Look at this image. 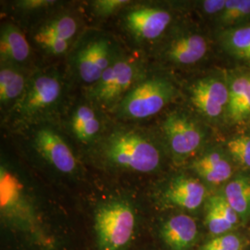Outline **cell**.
I'll list each match as a JSON object with an SVG mask.
<instances>
[{"mask_svg": "<svg viewBox=\"0 0 250 250\" xmlns=\"http://www.w3.org/2000/svg\"><path fill=\"white\" fill-rule=\"evenodd\" d=\"M105 160L114 167L151 172L161 164V152L150 139L134 131H116L103 144Z\"/></svg>", "mask_w": 250, "mask_h": 250, "instance_id": "obj_1", "label": "cell"}, {"mask_svg": "<svg viewBox=\"0 0 250 250\" xmlns=\"http://www.w3.org/2000/svg\"><path fill=\"white\" fill-rule=\"evenodd\" d=\"M136 217L134 208L125 200L99 206L95 212L98 250H125L134 236Z\"/></svg>", "mask_w": 250, "mask_h": 250, "instance_id": "obj_2", "label": "cell"}, {"mask_svg": "<svg viewBox=\"0 0 250 250\" xmlns=\"http://www.w3.org/2000/svg\"><path fill=\"white\" fill-rule=\"evenodd\" d=\"M175 95L173 84L164 78L145 80L126 94L119 105L120 115L146 119L159 113Z\"/></svg>", "mask_w": 250, "mask_h": 250, "instance_id": "obj_3", "label": "cell"}, {"mask_svg": "<svg viewBox=\"0 0 250 250\" xmlns=\"http://www.w3.org/2000/svg\"><path fill=\"white\" fill-rule=\"evenodd\" d=\"M1 215L20 230L36 233L39 230L36 210L22 185L3 166L0 171Z\"/></svg>", "mask_w": 250, "mask_h": 250, "instance_id": "obj_4", "label": "cell"}, {"mask_svg": "<svg viewBox=\"0 0 250 250\" xmlns=\"http://www.w3.org/2000/svg\"><path fill=\"white\" fill-rule=\"evenodd\" d=\"M137 76V68L130 60H115L89 90L91 99L97 103L113 105L132 87Z\"/></svg>", "mask_w": 250, "mask_h": 250, "instance_id": "obj_5", "label": "cell"}, {"mask_svg": "<svg viewBox=\"0 0 250 250\" xmlns=\"http://www.w3.org/2000/svg\"><path fill=\"white\" fill-rule=\"evenodd\" d=\"M61 95L62 83L55 74H39L27 84L24 94L15 104L16 111L22 119H33L54 107Z\"/></svg>", "mask_w": 250, "mask_h": 250, "instance_id": "obj_6", "label": "cell"}, {"mask_svg": "<svg viewBox=\"0 0 250 250\" xmlns=\"http://www.w3.org/2000/svg\"><path fill=\"white\" fill-rule=\"evenodd\" d=\"M163 132L170 151L178 157H188L197 151L203 140L201 128L189 117L173 112L163 124Z\"/></svg>", "mask_w": 250, "mask_h": 250, "instance_id": "obj_7", "label": "cell"}, {"mask_svg": "<svg viewBox=\"0 0 250 250\" xmlns=\"http://www.w3.org/2000/svg\"><path fill=\"white\" fill-rule=\"evenodd\" d=\"M191 101L203 116H222L229 104V85L215 77L200 79L191 87Z\"/></svg>", "mask_w": 250, "mask_h": 250, "instance_id": "obj_8", "label": "cell"}, {"mask_svg": "<svg viewBox=\"0 0 250 250\" xmlns=\"http://www.w3.org/2000/svg\"><path fill=\"white\" fill-rule=\"evenodd\" d=\"M114 61L108 40L99 38L84 45L77 54L76 70L82 80L94 84Z\"/></svg>", "mask_w": 250, "mask_h": 250, "instance_id": "obj_9", "label": "cell"}, {"mask_svg": "<svg viewBox=\"0 0 250 250\" xmlns=\"http://www.w3.org/2000/svg\"><path fill=\"white\" fill-rule=\"evenodd\" d=\"M35 147L56 170L62 173H72L76 170L77 163L72 149L52 129L42 128L36 132Z\"/></svg>", "mask_w": 250, "mask_h": 250, "instance_id": "obj_10", "label": "cell"}, {"mask_svg": "<svg viewBox=\"0 0 250 250\" xmlns=\"http://www.w3.org/2000/svg\"><path fill=\"white\" fill-rule=\"evenodd\" d=\"M171 16L165 9L143 7L131 10L125 17L129 31L139 39L153 40L169 26Z\"/></svg>", "mask_w": 250, "mask_h": 250, "instance_id": "obj_11", "label": "cell"}, {"mask_svg": "<svg viewBox=\"0 0 250 250\" xmlns=\"http://www.w3.org/2000/svg\"><path fill=\"white\" fill-rule=\"evenodd\" d=\"M197 225L188 215L172 216L161 226V236L170 250H189L197 237Z\"/></svg>", "mask_w": 250, "mask_h": 250, "instance_id": "obj_12", "label": "cell"}, {"mask_svg": "<svg viewBox=\"0 0 250 250\" xmlns=\"http://www.w3.org/2000/svg\"><path fill=\"white\" fill-rule=\"evenodd\" d=\"M206 194V188L200 181L180 176L170 183L165 193V198L172 205L194 210L202 205Z\"/></svg>", "mask_w": 250, "mask_h": 250, "instance_id": "obj_13", "label": "cell"}, {"mask_svg": "<svg viewBox=\"0 0 250 250\" xmlns=\"http://www.w3.org/2000/svg\"><path fill=\"white\" fill-rule=\"evenodd\" d=\"M207 51L208 43L203 36L197 34H187L171 41L165 56L172 63L191 65L203 59Z\"/></svg>", "mask_w": 250, "mask_h": 250, "instance_id": "obj_14", "label": "cell"}, {"mask_svg": "<svg viewBox=\"0 0 250 250\" xmlns=\"http://www.w3.org/2000/svg\"><path fill=\"white\" fill-rule=\"evenodd\" d=\"M31 47L22 32L11 23L1 28L0 58L2 64L17 66L30 57Z\"/></svg>", "mask_w": 250, "mask_h": 250, "instance_id": "obj_15", "label": "cell"}, {"mask_svg": "<svg viewBox=\"0 0 250 250\" xmlns=\"http://www.w3.org/2000/svg\"><path fill=\"white\" fill-rule=\"evenodd\" d=\"M197 175L207 183L220 185L232 176V166L220 152L207 153L192 165Z\"/></svg>", "mask_w": 250, "mask_h": 250, "instance_id": "obj_16", "label": "cell"}, {"mask_svg": "<svg viewBox=\"0 0 250 250\" xmlns=\"http://www.w3.org/2000/svg\"><path fill=\"white\" fill-rule=\"evenodd\" d=\"M226 114L232 123H239L250 118V74H242L230 83Z\"/></svg>", "mask_w": 250, "mask_h": 250, "instance_id": "obj_17", "label": "cell"}, {"mask_svg": "<svg viewBox=\"0 0 250 250\" xmlns=\"http://www.w3.org/2000/svg\"><path fill=\"white\" fill-rule=\"evenodd\" d=\"M26 79L18 66L2 64L0 70V102L2 107L18 102L26 89Z\"/></svg>", "mask_w": 250, "mask_h": 250, "instance_id": "obj_18", "label": "cell"}, {"mask_svg": "<svg viewBox=\"0 0 250 250\" xmlns=\"http://www.w3.org/2000/svg\"><path fill=\"white\" fill-rule=\"evenodd\" d=\"M226 201L241 219L250 216V177L237 176L224 188L223 194Z\"/></svg>", "mask_w": 250, "mask_h": 250, "instance_id": "obj_19", "label": "cell"}, {"mask_svg": "<svg viewBox=\"0 0 250 250\" xmlns=\"http://www.w3.org/2000/svg\"><path fill=\"white\" fill-rule=\"evenodd\" d=\"M72 129L81 142H91L100 131V122L96 112L86 105L77 107L72 117Z\"/></svg>", "mask_w": 250, "mask_h": 250, "instance_id": "obj_20", "label": "cell"}, {"mask_svg": "<svg viewBox=\"0 0 250 250\" xmlns=\"http://www.w3.org/2000/svg\"><path fill=\"white\" fill-rule=\"evenodd\" d=\"M222 45L233 58L250 62V25L225 31L222 36Z\"/></svg>", "mask_w": 250, "mask_h": 250, "instance_id": "obj_21", "label": "cell"}, {"mask_svg": "<svg viewBox=\"0 0 250 250\" xmlns=\"http://www.w3.org/2000/svg\"><path fill=\"white\" fill-rule=\"evenodd\" d=\"M77 28L78 23L71 16H62L46 22L36 34L70 42L76 35Z\"/></svg>", "mask_w": 250, "mask_h": 250, "instance_id": "obj_22", "label": "cell"}, {"mask_svg": "<svg viewBox=\"0 0 250 250\" xmlns=\"http://www.w3.org/2000/svg\"><path fill=\"white\" fill-rule=\"evenodd\" d=\"M250 15V0H226L220 19L224 24L232 25Z\"/></svg>", "mask_w": 250, "mask_h": 250, "instance_id": "obj_23", "label": "cell"}, {"mask_svg": "<svg viewBox=\"0 0 250 250\" xmlns=\"http://www.w3.org/2000/svg\"><path fill=\"white\" fill-rule=\"evenodd\" d=\"M227 149L238 164L250 168V136L240 135L233 137L227 143Z\"/></svg>", "mask_w": 250, "mask_h": 250, "instance_id": "obj_24", "label": "cell"}, {"mask_svg": "<svg viewBox=\"0 0 250 250\" xmlns=\"http://www.w3.org/2000/svg\"><path fill=\"white\" fill-rule=\"evenodd\" d=\"M206 224L208 228V231L213 234H224L233 226L227 222L221 212L217 209L214 204L208 199L207 205V215H206Z\"/></svg>", "mask_w": 250, "mask_h": 250, "instance_id": "obj_25", "label": "cell"}, {"mask_svg": "<svg viewBox=\"0 0 250 250\" xmlns=\"http://www.w3.org/2000/svg\"><path fill=\"white\" fill-rule=\"evenodd\" d=\"M36 40L39 45H42L49 53L53 55H62L65 53L68 50L70 44V42L65 40L49 36H40L37 34L36 35Z\"/></svg>", "mask_w": 250, "mask_h": 250, "instance_id": "obj_26", "label": "cell"}, {"mask_svg": "<svg viewBox=\"0 0 250 250\" xmlns=\"http://www.w3.org/2000/svg\"><path fill=\"white\" fill-rule=\"evenodd\" d=\"M209 200L214 204L217 209L232 226H234L238 223L239 216L234 211V209L230 206V204L226 201V199L224 198L223 195L210 197Z\"/></svg>", "mask_w": 250, "mask_h": 250, "instance_id": "obj_27", "label": "cell"}, {"mask_svg": "<svg viewBox=\"0 0 250 250\" xmlns=\"http://www.w3.org/2000/svg\"><path fill=\"white\" fill-rule=\"evenodd\" d=\"M129 3L125 0H99L93 3L96 13L100 16H108L116 12L123 6Z\"/></svg>", "mask_w": 250, "mask_h": 250, "instance_id": "obj_28", "label": "cell"}, {"mask_svg": "<svg viewBox=\"0 0 250 250\" xmlns=\"http://www.w3.org/2000/svg\"><path fill=\"white\" fill-rule=\"evenodd\" d=\"M208 244L224 250H241L242 242L234 234H224L208 242Z\"/></svg>", "mask_w": 250, "mask_h": 250, "instance_id": "obj_29", "label": "cell"}, {"mask_svg": "<svg viewBox=\"0 0 250 250\" xmlns=\"http://www.w3.org/2000/svg\"><path fill=\"white\" fill-rule=\"evenodd\" d=\"M226 5V0H206L202 4L203 10L208 14L222 13Z\"/></svg>", "mask_w": 250, "mask_h": 250, "instance_id": "obj_30", "label": "cell"}, {"mask_svg": "<svg viewBox=\"0 0 250 250\" xmlns=\"http://www.w3.org/2000/svg\"><path fill=\"white\" fill-rule=\"evenodd\" d=\"M54 1H47V0H24L20 1L18 3L19 7L23 9L34 10V9H43L54 4Z\"/></svg>", "mask_w": 250, "mask_h": 250, "instance_id": "obj_31", "label": "cell"}, {"mask_svg": "<svg viewBox=\"0 0 250 250\" xmlns=\"http://www.w3.org/2000/svg\"><path fill=\"white\" fill-rule=\"evenodd\" d=\"M222 250V249H220V248H218V247H215V246H212V245H210V244H208V243H207L206 245H204L202 248H201V250Z\"/></svg>", "mask_w": 250, "mask_h": 250, "instance_id": "obj_32", "label": "cell"}]
</instances>
